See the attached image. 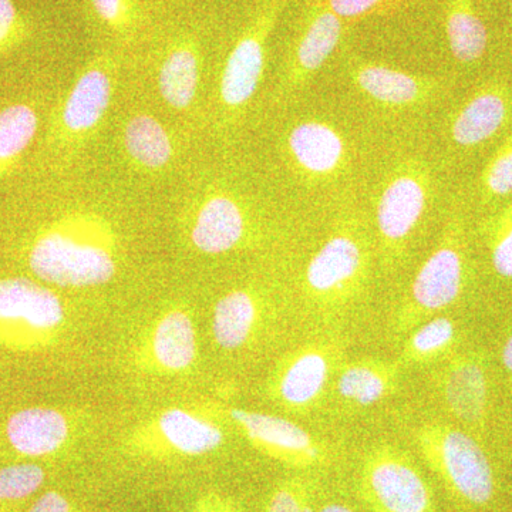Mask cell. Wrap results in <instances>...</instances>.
Instances as JSON below:
<instances>
[{
    "label": "cell",
    "mask_w": 512,
    "mask_h": 512,
    "mask_svg": "<svg viewBox=\"0 0 512 512\" xmlns=\"http://www.w3.org/2000/svg\"><path fill=\"white\" fill-rule=\"evenodd\" d=\"M204 45L198 33L177 30L158 52L154 82L168 110L188 114L200 99L204 79Z\"/></svg>",
    "instance_id": "10"
},
{
    "label": "cell",
    "mask_w": 512,
    "mask_h": 512,
    "mask_svg": "<svg viewBox=\"0 0 512 512\" xmlns=\"http://www.w3.org/2000/svg\"><path fill=\"white\" fill-rule=\"evenodd\" d=\"M332 360L322 346H308L293 353L276 372L274 397L291 409H305L319 399L330 376Z\"/></svg>",
    "instance_id": "19"
},
{
    "label": "cell",
    "mask_w": 512,
    "mask_h": 512,
    "mask_svg": "<svg viewBox=\"0 0 512 512\" xmlns=\"http://www.w3.org/2000/svg\"><path fill=\"white\" fill-rule=\"evenodd\" d=\"M461 238L460 224L451 222L440 244L421 265L413 281L409 303L403 309L402 322L406 326L443 311L457 301L464 284Z\"/></svg>",
    "instance_id": "8"
},
{
    "label": "cell",
    "mask_w": 512,
    "mask_h": 512,
    "mask_svg": "<svg viewBox=\"0 0 512 512\" xmlns=\"http://www.w3.org/2000/svg\"><path fill=\"white\" fill-rule=\"evenodd\" d=\"M483 185L491 197L503 198L512 194V133L485 167Z\"/></svg>",
    "instance_id": "31"
},
{
    "label": "cell",
    "mask_w": 512,
    "mask_h": 512,
    "mask_svg": "<svg viewBox=\"0 0 512 512\" xmlns=\"http://www.w3.org/2000/svg\"><path fill=\"white\" fill-rule=\"evenodd\" d=\"M131 436L143 447L197 457L221 447L225 431L217 413L210 407L180 406L157 414Z\"/></svg>",
    "instance_id": "9"
},
{
    "label": "cell",
    "mask_w": 512,
    "mask_h": 512,
    "mask_svg": "<svg viewBox=\"0 0 512 512\" xmlns=\"http://www.w3.org/2000/svg\"><path fill=\"white\" fill-rule=\"evenodd\" d=\"M387 0H328V5L342 20L363 18L386 5Z\"/></svg>",
    "instance_id": "33"
},
{
    "label": "cell",
    "mask_w": 512,
    "mask_h": 512,
    "mask_svg": "<svg viewBox=\"0 0 512 512\" xmlns=\"http://www.w3.org/2000/svg\"><path fill=\"white\" fill-rule=\"evenodd\" d=\"M229 419L266 456L293 467L308 468L323 463L322 446L311 433L291 420L244 409L229 410Z\"/></svg>",
    "instance_id": "13"
},
{
    "label": "cell",
    "mask_w": 512,
    "mask_h": 512,
    "mask_svg": "<svg viewBox=\"0 0 512 512\" xmlns=\"http://www.w3.org/2000/svg\"><path fill=\"white\" fill-rule=\"evenodd\" d=\"M113 63L106 57L92 60L74 80L59 114L60 131L70 143L92 136L109 114L116 93Z\"/></svg>",
    "instance_id": "12"
},
{
    "label": "cell",
    "mask_w": 512,
    "mask_h": 512,
    "mask_svg": "<svg viewBox=\"0 0 512 512\" xmlns=\"http://www.w3.org/2000/svg\"><path fill=\"white\" fill-rule=\"evenodd\" d=\"M266 512H316L308 485L301 481L282 484L272 494Z\"/></svg>",
    "instance_id": "32"
},
{
    "label": "cell",
    "mask_w": 512,
    "mask_h": 512,
    "mask_svg": "<svg viewBox=\"0 0 512 512\" xmlns=\"http://www.w3.org/2000/svg\"><path fill=\"white\" fill-rule=\"evenodd\" d=\"M20 32L18 9L13 0H0V49L10 45Z\"/></svg>",
    "instance_id": "34"
},
{
    "label": "cell",
    "mask_w": 512,
    "mask_h": 512,
    "mask_svg": "<svg viewBox=\"0 0 512 512\" xmlns=\"http://www.w3.org/2000/svg\"><path fill=\"white\" fill-rule=\"evenodd\" d=\"M456 339V326L447 318L431 319L421 325L404 346V365H423L444 355Z\"/></svg>",
    "instance_id": "27"
},
{
    "label": "cell",
    "mask_w": 512,
    "mask_h": 512,
    "mask_svg": "<svg viewBox=\"0 0 512 512\" xmlns=\"http://www.w3.org/2000/svg\"><path fill=\"white\" fill-rule=\"evenodd\" d=\"M289 0H262L229 49L218 77L217 101L225 119L244 113L258 93L266 66L268 40Z\"/></svg>",
    "instance_id": "3"
},
{
    "label": "cell",
    "mask_w": 512,
    "mask_h": 512,
    "mask_svg": "<svg viewBox=\"0 0 512 512\" xmlns=\"http://www.w3.org/2000/svg\"><path fill=\"white\" fill-rule=\"evenodd\" d=\"M29 512H70V504L62 494L50 491L42 495Z\"/></svg>",
    "instance_id": "35"
},
{
    "label": "cell",
    "mask_w": 512,
    "mask_h": 512,
    "mask_svg": "<svg viewBox=\"0 0 512 512\" xmlns=\"http://www.w3.org/2000/svg\"><path fill=\"white\" fill-rule=\"evenodd\" d=\"M511 6H512V3H511Z\"/></svg>",
    "instance_id": "39"
},
{
    "label": "cell",
    "mask_w": 512,
    "mask_h": 512,
    "mask_svg": "<svg viewBox=\"0 0 512 512\" xmlns=\"http://www.w3.org/2000/svg\"><path fill=\"white\" fill-rule=\"evenodd\" d=\"M430 194V171L420 161H403L387 175L376 205L377 231L386 251L399 252L406 245L426 214Z\"/></svg>",
    "instance_id": "7"
},
{
    "label": "cell",
    "mask_w": 512,
    "mask_h": 512,
    "mask_svg": "<svg viewBox=\"0 0 512 512\" xmlns=\"http://www.w3.org/2000/svg\"><path fill=\"white\" fill-rule=\"evenodd\" d=\"M510 114L511 97L507 87L498 83L487 84L451 120V140L458 147L480 146L507 124Z\"/></svg>",
    "instance_id": "20"
},
{
    "label": "cell",
    "mask_w": 512,
    "mask_h": 512,
    "mask_svg": "<svg viewBox=\"0 0 512 512\" xmlns=\"http://www.w3.org/2000/svg\"><path fill=\"white\" fill-rule=\"evenodd\" d=\"M72 426L66 416L52 407H29L12 414L6 437L18 453L29 457L49 456L67 443Z\"/></svg>",
    "instance_id": "21"
},
{
    "label": "cell",
    "mask_w": 512,
    "mask_h": 512,
    "mask_svg": "<svg viewBox=\"0 0 512 512\" xmlns=\"http://www.w3.org/2000/svg\"><path fill=\"white\" fill-rule=\"evenodd\" d=\"M444 400L457 419L467 423L483 420L487 407V377L478 356L454 357L443 375Z\"/></svg>",
    "instance_id": "22"
},
{
    "label": "cell",
    "mask_w": 512,
    "mask_h": 512,
    "mask_svg": "<svg viewBox=\"0 0 512 512\" xmlns=\"http://www.w3.org/2000/svg\"><path fill=\"white\" fill-rule=\"evenodd\" d=\"M254 210L224 184L198 192L185 212L188 242L202 255H225L241 248L254 232Z\"/></svg>",
    "instance_id": "5"
},
{
    "label": "cell",
    "mask_w": 512,
    "mask_h": 512,
    "mask_svg": "<svg viewBox=\"0 0 512 512\" xmlns=\"http://www.w3.org/2000/svg\"><path fill=\"white\" fill-rule=\"evenodd\" d=\"M64 306L52 289L26 278L0 279V342L8 348H43L59 335Z\"/></svg>",
    "instance_id": "4"
},
{
    "label": "cell",
    "mask_w": 512,
    "mask_h": 512,
    "mask_svg": "<svg viewBox=\"0 0 512 512\" xmlns=\"http://www.w3.org/2000/svg\"><path fill=\"white\" fill-rule=\"evenodd\" d=\"M363 498L376 512H431L433 498L420 471L396 448L370 451L359 474Z\"/></svg>",
    "instance_id": "6"
},
{
    "label": "cell",
    "mask_w": 512,
    "mask_h": 512,
    "mask_svg": "<svg viewBox=\"0 0 512 512\" xmlns=\"http://www.w3.org/2000/svg\"><path fill=\"white\" fill-rule=\"evenodd\" d=\"M201 512H231L228 507L210 508V510H204Z\"/></svg>",
    "instance_id": "38"
},
{
    "label": "cell",
    "mask_w": 512,
    "mask_h": 512,
    "mask_svg": "<svg viewBox=\"0 0 512 512\" xmlns=\"http://www.w3.org/2000/svg\"><path fill=\"white\" fill-rule=\"evenodd\" d=\"M45 471L36 464L0 468V500H22L39 490Z\"/></svg>",
    "instance_id": "30"
},
{
    "label": "cell",
    "mask_w": 512,
    "mask_h": 512,
    "mask_svg": "<svg viewBox=\"0 0 512 512\" xmlns=\"http://www.w3.org/2000/svg\"><path fill=\"white\" fill-rule=\"evenodd\" d=\"M120 259L116 221L87 204H76L40 229L28 254L36 278L67 289L109 284L119 272Z\"/></svg>",
    "instance_id": "1"
},
{
    "label": "cell",
    "mask_w": 512,
    "mask_h": 512,
    "mask_svg": "<svg viewBox=\"0 0 512 512\" xmlns=\"http://www.w3.org/2000/svg\"><path fill=\"white\" fill-rule=\"evenodd\" d=\"M416 441L431 470L457 498L477 507L493 500V467L476 440L454 427L426 424Z\"/></svg>",
    "instance_id": "2"
},
{
    "label": "cell",
    "mask_w": 512,
    "mask_h": 512,
    "mask_svg": "<svg viewBox=\"0 0 512 512\" xmlns=\"http://www.w3.org/2000/svg\"><path fill=\"white\" fill-rule=\"evenodd\" d=\"M285 154L296 173L312 181L338 177L349 163L345 136L328 121L306 119L289 128Z\"/></svg>",
    "instance_id": "15"
},
{
    "label": "cell",
    "mask_w": 512,
    "mask_h": 512,
    "mask_svg": "<svg viewBox=\"0 0 512 512\" xmlns=\"http://www.w3.org/2000/svg\"><path fill=\"white\" fill-rule=\"evenodd\" d=\"M366 269L365 242L355 228L343 227L312 256L305 271V286L318 301H336L363 281Z\"/></svg>",
    "instance_id": "11"
},
{
    "label": "cell",
    "mask_w": 512,
    "mask_h": 512,
    "mask_svg": "<svg viewBox=\"0 0 512 512\" xmlns=\"http://www.w3.org/2000/svg\"><path fill=\"white\" fill-rule=\"evenodd\" d=\"M318 512H355L352 508H349L348 505L338 504V503H329L323 505Z\"/></svg>",
    "instance_id": "37"
},
{
    "label": "cell",
    "mask_w": 512,
    "mask_h": 512,
    "mask_svg": "<svg viewBox=\"0 0 512 512\" xmlns=\"http://www.w3.org/2000/svg\"><path fill=\"white\" fill-rule=\"evenodd\" d=\"M87 5L101 30L121 40L136 36L144 16L141 0H87Z\"/></svg>",
    "instance_id": "28"
},
{
    "label": "cell",
    "mask_w": 512,
    "mask_h": 512,
    "mask_svg": "<svg viewBox=\"0 0 512 512\" xmlns=\"http://www.w3.org/2000/svg\"><path fill=\"white\" fill-rule=\"evenodd\" d=\"M503 363L505 369H507L508 372L512 373V335L510 336V338L507 339V342H505L504 345Z\"/></svg>",
    "instance_id": "36"
},
{
    "label": "cell",
    "mask_w": 512,
    "mask_h": 512,
    "mask_svg": "<svg viewBox=\"0 0 512 512\" xmlns=\"http://www.w3.org/2000/svg\"><path fill=\"white\" fill-rule=\"evenodd\" d=\"M487 238L495 272L512 279V202L488 222Z\"/></svg>",
    "instance_id": "29"
},
{
    "label": "cell",
    "mask_w": 512,
    "mask_h": 512,
    "mask_svg": "<svg viewBox=\"0 0 512 512\" xmlns=\"http://www.w3.org/2000/svg\"><path fill=\"white\" fill-rule=\"evenodd\" d=\"M37 130L39 116L29 104L16 103L0 110V175L28 150Z\"/></svg>",
    "instance_id": "26"
},
{
    "label": "cell",
    "mask_w": 512,
    "mask_h": 512,
    "mask_svg": "<svg viewBox=\"0 0 512 512\" xmlns=\"http://www.w3.org/2000/svg\"><path fill=\"white\" fill-rule=\"evenodd\" d=\"M119 143L124 158L143 173L168 170L177 157L173 134L148 111L128 114L120 126Z\"/></svg>",
    "instance_id": "18"
},
{
    "label": "cell",
    "mask_w": 512,
    "mask_h": 512,
    "mask_svg": "<svg viewBox=\"0 0 512 512\" xmlns=\"http://www.w3.org/2000/svg\"><path fill=\"white\" fill-rule=\"evenodd\" d=\"M444 29L451 55L463 64L476 63L484 56L488 32L473 0H447Z\"/></svg>",
    "instance_id": "24"
},
{
    "label": "cell",
    "mask_w": 512,
    "mask_h": 512,
    "mask_svg": "<svg viewBox=\"0 0 512 512\" xmlns=\"http://www.w3.org/2000/svg\"><path fill=\"white\" fill-rule=\"evenodd\" d=\"M342 35L343 20L330 9L328 0H309L286 60V87L305 86L328 62Z\"/></svg>",
    "instance_id": "14"
},
{
    "label": "cell",
    "mask_w": 512,
    "mask_h": 512,
    "mask_svg": "<svg viewBox=\"0 0 512 512\" xmlns=\"http://www.w3.org/2000/svg\"><path fill=\"white\" fill-rule=\"evenodd\" d=\"M397 366L379 360H362L346 366L338 377V393L357 406H372L393 392Z\"/></svg>",
    "instance_id": "25"
},
{
    "label": "cell",
    "mask_w": 512,
    "mask_h": 512,
    "mask_svg": "<svg viewBox=\"0 0 512 512\" xmlns=\"http://www.w3.org/2000/svg\"><path fill=\"white\" fill-rule=\"evenodd\" d=\"M144 346L147 365L167 375L191 369L198 356L197 329L190 312L168 309L154 322Z\"/></svg>",
    "instance_id": "17"
},
{
    "label": "cell",
    "mask_w": 512,
    "mask_h": 512,
    "mask_svg": "<svg viewBox=\"0 0 512 512\" xmlns=\"http://www.w3.org/2000/svg\"><path fill=\"white\" fill-rule=\"evenodd\" d=\"M349 76L363 96L384 109H417L433 100L440 89L433 77L407 73L380 63L352 64Z\"/></svg>",
    "instance_id": "16"
},
{
    "label": "cell",
    "mask_w": 512,
    "mask_h": 512,
    "mask_svg": "<svg viewBox=\"0 0 512 512\" xmlns=\"http://www.w3.org/2000/svg\"><path fill=\"white\" fill-rule=\"evenodd\" d=\"M261 318V302L249 289H234L215 303L212 336L225 350L242 348L251 339Z\"/></svg>",
    "instance_id": "23"
}]
</instances>
